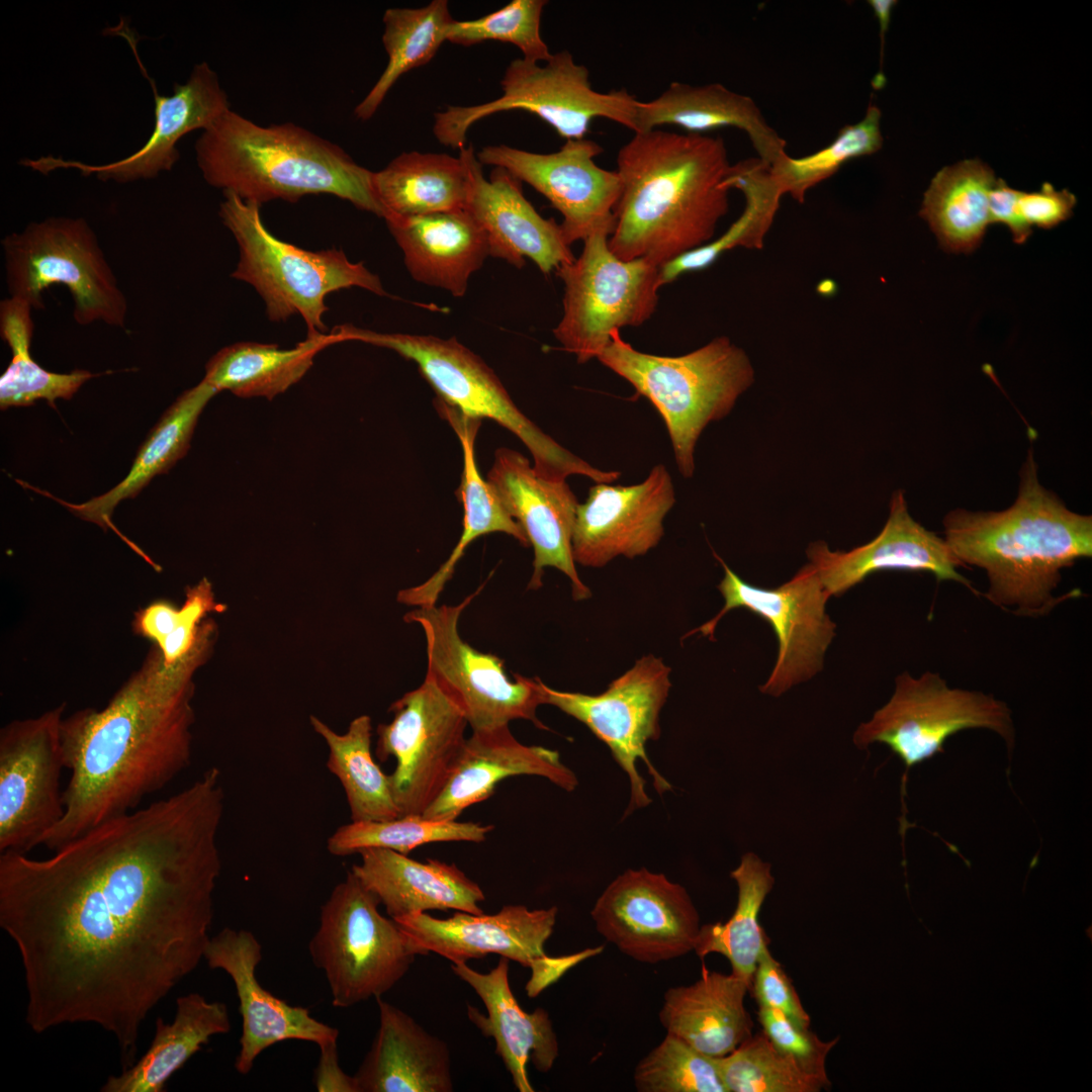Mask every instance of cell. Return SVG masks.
I'll list each match as a JSON object with an SVG mask.
<instances>
[{"label": "cell", "mask_w": 1092, "mask_h": 1092, "mask_svg": "<svg viewBox=\"0 0 1092 1092\" xmlns=\"http://www.w3.org/2000/svg\"><path fill=\"white\" fill-rule=\"evenodd\" d=\"M220 769L35 859L0 853V927L36 1033L93 1023L133 1064L144 1021L204 957L221 860Z\"/></svg>", "instance_id": "6da1fadb"}, {"label": "cell", "mask_w": 1092, "mask_h": 1092, "mask_svg": "<svg viewBox=\"0 0 1092 1092\" xmlns=\"http://www.w3.org/2000/svg\"><path fill=\"white\" fill-rule=\"evenodd\" d=\"M215 635L214 622L204 620L192 649L171 665L154 645L103 709L63 718L62 753L71 778L63 791L64 816L42 845L54 851L131 812L190 764L193 676Z\"/></svg>", "instance_id": "7a4b0ae2"}, {"label": "cell", "mask_w": 1092, "mask_h": 1092, "mask_svg": "<svg viewBox=\"0 0 1092 1092\" xmlns=\"http://www.w3.org/2000/svg\"><path fill=\"white\" fill-rule=\"evenodd\" d=\"M730 167L721 138L661 128L635 132L619 151L621 193L611 251L656 267L712 241L729 209Z\"/></svg>", "instance_id": "3957f363"}, {"label": "cell", "mask_w": 1092, "mask_h": 1092, "mask_svg": "<svg viewBox=\"0 0 1092 1092\" xmlns=\"http://www.w3.org/2000/svg\"><path fill=\"white\" fill-rule=\"evenodd\" d=\"M942 523L943 539L956 558L985 570L988 588L982 596L994 606L1039 618L1080 597V589L1055 592L1064 568L1092 557V517L1072 512L1040 484L1031 451L1011 507L999 512L956 509Z\"/></svg>", "instance_id": "277c9868"}, {"label": "cell", "mask_w": 1092, "mask_h": 1092, "mask_svg": "<svg viewBox=\"0 0 1092 1092\" xmlns=\"http://www.w3.org/2000/svg\"><path fill=\"white\" fill-rule=\"evenodd\" d=\"M198 168L211 186L260 205L331 194L385 216L373 172L338 145L297 124L260 125L230 109L195 143Z\"/></svg>", "instance_id": "5b68a950"}, {"label": "cell", "mask_w": 1092, "mask_h": 1092, "mask_svg": "<svg viewBox=\"0 0 1092 1092\" xmlns=\"http://www.w3.org/2000/svg\"><path fill=\"white\" fill-rule=\"evenodd\" d=\"M597 359L659 413L684 477L694 473L704 429L731 412L755 376L745 351L725 336L684 355L659 356L636 350L614 331Z\"/></svg>", "instance_id": "8992f818"}, {"label": "cell", "mask_w": 1092, "mask_h": 1092, "mask_svg": "<svg viewBox=\"0 0 1092 1092\" xmlns=\"http://www.w3.org/2000/svg\"><path fill=\"white\" fill-rule=\"evenodd\" d=\"M342 342L358 341L394 351L414 361L437 393V399L468 419H489L511 431L528 448L534 469L551 480L582 475L596 483H612L620 472L602 470L577 457L545 434L515 404L493 370L456 338L381 333L352 325L336 327Z\"/></svg>", "instance_id": "52a82bcc"}, {"label": "cell", "mask_w": 1092, "mask_h": 1092, "mask_svg": "<svg viewBox=\"0 0 1092 1092\" xmlns=\"http://www.w3.org/2000/svg\"><path fill=\"white\" fill-rule=\"evenodd\" d=\"M219 217L235 237L239 262L232 277L252 285L264 300L271 322L299 314L307 337L327 334L326 297L359 287L386 296L380 278L362 263L351 262L342 250L307 251L272 235L265 226L261 205L224 191Z\"/></svg>", "instance_id": "ba28073f"}, {"label": "cell", "mask_w": 1092, "mask_h": 1092, "mask_svg": "<svg viewBox=\"0 0 1092 1092\" xmlns=\"http://www.w3.org/2000/svg\"><path fill=\"white\" fill-rule=\"evenodd\" d=\"M379 904L349 871L322 906L308 950L326 976L335 1007L381 997L404 977L418 956L428 954L392 918L379 912Z\"/></svg>", "instance_id": "9c48e42d"}, {"label": "cell", "mask_w": 1092, "mask_h": 1092, "mask_svg": "<svg viewBox=\"0 0 1092 1092\" xmlns=\"http://www.w3.org/2000/svg\"><path fill=\"white\" fill-rule=\"evenodd\" d=\"M1 245L10 297L42 308V291L61 284L73 298L77 324L124 327L126 297L83 217L54 216L30 222L21 232L7 235Z\"/></svg>", "instance_id": "30bf717a"}, {"label": "cell", "mask_w": 1092, "mask_h": 1092, "mask_svg": "<svg viewBox=\"0 0 1092 1092\" xmlns=\"http://www.w3.org/2000/svg\"><path fill=\"white\" fill-rule=\"evenodd\" d=\"M610 236L607 230L593 233L580 255L555 270L564 294L553 335L578 363L598 358L612 332L644 324L658 303L659 268L644 259L619 258L609 247Z\"/></svg>", "instance_id": "8fae6325"}, {"label": "cell", "mask_w": 1092, "mask_h": 1092, "mask_svg": "<svg viewBox=\"0 0 1092 1092\" xmlns=\"http://www.w3.org/2000/svg\"><path fill=\"white\" fill-rule=\"evenodd\" d=\"M481 587L455 606L420 607L403 620L421 626L427 652L426 678L463 712L472 731L493 729L522 719L548 729L536 715L544 705L541 679L507 674L504 661L465 642L458 631L463 610Z\"/></svg>", "instance_id": "7c38bea8"}, {"label": "cell", "mask_w": 1092, "mask_h": 1092, "mask_svg": "<svg viewBox=\"0 0 1092 1092\" xmlns=\"http://www.w3.org/2000/svg\"><path fill=\"white\" fill-rule=\"evenodd\" d=\"M977 728L998 734L1011 756L1015 729L1006 703L979 691L949 688L938 672L914 677L904 671L889 702L857 727L852 740L860 749L886 744L908 770L943 752L950 736Z\"/></svg>", "instance_id": "4fadbf2b"}, {"label": "cell", "mask_w": 1092, "mask_h": 1092, "mask_svg": "<svg viewBox=\"0 0 1092 1092\" xmlns=\"http://www.w3.org/2000/svg\"><path fill=\"white\" fill-rule=\"evenodd\" d=\"M670 672L662 658L648 654L599 695L558 691L541 680L544 705H552L584 724L608 745L626 772L630 800L624 818L651 803L637 768L639 760L647 766L658 795L671 790L646 752L648 741L660 735L659 714L671 688Z\"/></svg>", "instance_id": "5bb4252c"}, {"label": "cell", "mask_w": 1092, "mask_h": 1092, "mask_svg": "<svg viewBox=\"0 0 1092 1092\" xmlns=\"http://www.w3.org/2000/svg\"><path fill=\"white\" fill-rule=\"evenodd\" d=\"M724 569L718 589L724 599L721 611L687 633H701L714 640L717 624L729 611L746 609L764 619L778 639L774 668L760 687L763 694L780 697L792 687L812 678L823 666L824 655L836 635V625L826 613L830 598L815 567L807 563L787 582L775 588L752 585L740 578L714 552Z\"/></svg>", "instance_id": "9a60e30c"}, {"label": "cell", "mask_w": 1092, "mask_h": 1092, "mask_svg": "<svg viewBox=\"0 0 1092 1092\" xmlns=\"http://www.w3.org/2000/svg\"><path fill=\"white\" fill-rule=\"evenodd\" d=\"M392 720L377 727L376 756L395 759L389 775L400 816L423 815L443 791L466 740L462 710L425 677L390 707Z\"/></svg>", "instance_id": "2e32d148"}, {"label": "cell", "mask_w": 1092, "mask_h": 1092, "mask_svg": "<svg viewBox=\"0 0 1092 1092\" xmlns=\"http://www.w3.org/2000/svg\"><path fill=\"white\" fill-rule=\"evenodd\" d=\"M557 913L555 906L531 910L524 905H507L491 915L457 911L439 919L422 912L394 921L428 953H438L452 964L496 953L530 968L532 978L526 989L535 997L569 968L602 951L600 946L568 957H548L544 945L553 932Z\"/></svg>", "instance_id": "e0dca14e"}, {"label": "cell", "mask_w": 1092, "mask_h": 1092, "mask_svg": "<svg viewBox=\"0 0 1092 1092\" xmlns=\"http://www.w3.org/2000/svg\"><path fill=\"white\" fill-rule=\"evenodd\" d=\"M66 704L0 731V853L27 854L61 821L65 768L60 728Z\"/></svg>", "instance_id": "ac0fdd59"}, {"label": "cell", "mask_w": 1092, "mask_h": 1092, "mask_svg": "<svg viewBox=\"0 0 1092 1092\" xmlns=\"http://www.w3.org/2000/svg\"><path fill=\"white\" fill-rule=\"evenodd\" d=\"M107 30L110 34L126 40L141 72L153 90L155 123L150 138L129 156L106 164L89 165L81 161L46 156L23 159L20 161L22 166L42 174L57 169H74L84 176L95 175L99 180L118 183L151 179L173 168L180 157L177 144L181 138L196 129H206L231 109L217 74L208 63L196 64L185 83H175L171 95H161L141 61L139 39L127 22L121 19Z\"/></svg>", "instance_id": "d6986e66"}, {"label": "cell", "mask_w": 1092, "mask_h": 1092, "mask_svg": "<svg viewBox=\"0 0 1092 1092\" xmlns=\"http://www.w3.org/2000/svg\"><path fill=\"white\" fill-rule=\"evenodd\" d=\"M597 931L621 952L657 964L694 951L700 916L689 893L665 875L629 869L613 880L590 911Z\"/></svg>", "instance_id": "ffe728a7"}, {"label": "cell", "mask_w": 1092, "mask_h": 1092, "mask_svg": "<svg viewBox=\"0 0 1092 1092\" xmlns=\"http://www.w3.org/2000/svg\"><path fill=\"white\" fill-rule=\"evenodd\" d=\"M603 151L598 143L583 138L567 140L549 154L498 145L484 147L476 156L482 165L504 168L544 195L562 215L560 228L571 246L595 232L612 234L614 229L621 182L616 171L596 163Z\"/></svg>", "instance_id": "44dd1931"}, {"label": "cell", "mask_w": 1092, "mask_h": 1092, "mask_svg": "<svg viewBox=\"0 0 1092 1092\" xmlns=\"http://www.w3.org/2000/svg\"><path fill=\"white\" fill-rule=\"evenodd\" d=\"M674 503L672 478L663 464L637 484L595 482L576 509L571 536L575 564L600 568L619 556L645 555L660 542Z\"/></svg>", "instance_id": "7402d4cb"}, {"label": "cell", "mask_w": 1092, "mask_h": 1092, "mask_svg": "<svg viewBox=\"0 0 1092 1092\" xmlns=\"http://www.w3.org/2000/svg\"><path fill=\"white\" fill-rule=\"evenodd\" d=\"M487 482L533 547L528 588H540L545 568L554 567L569 578L575 601L590 598L592 592L579 578L571 553L579 503L566 480L544 478L524 455L500 448L495 451Z\"/></svg>", "instance_id": "603a6c76"}, {"label": "cell", "mask_w": 1092, "mask_h": 1092, "mask_svg": "<svg viewBox=\"0 0 1092 1092\" xmlns=\"http://www.w3.org/2000/svg\"><path fill=\"white\" fill-rule=\"evenodd\" d=\"M203 959L210 969L225 972L236 988L242 1016L240 1050L235 1061L238 1073L249 1074L260 1054L277 1042L297 1039L322 1048L338 1041L337 1028L312 1017L307 1008L274 996L260 984L256 969L262 960V946L251 931L221 929L210 936Z\"/></svg>", "instance_id": "cb8c5ba5"}, {"label": "cell", "mask_w": 1092, "mask_h": 1092, "mask_svg": "<svg viewBox=\"0 0 1092 1092\" xmlns=\"http://www.w3.org/2000/svg\"><path fill=\"white\" fill-rule=\"evenodd\" d=\"M806 553L829 597L841 596L882 570L928 571L937 581L953 580L980 595L958 571L964 565L945 540L911 517L901 490L893 493L888 520L870 542L849 551H832L826 542L816 541Z\"/></svg>", "instance_id": "d4e9b609"}, {"label": "cell", "mask_w": 1092, "mask_h": 1092, "mask_svg": "<svg viewBox=\"0 0 1092 1092\" xmlns=\"http://www.w3.org/2000/svg\"><path fill=\"white\" fill-rule=\"evenodd\" d=\"M459 156L469 175L466 209L485 232L491 257L516 268H522L528 258L543 274L574 258L560 224L535 209L519 179L499 167L486 179L472 146L460 149Z\"/></svg>", "instance_id": "484cf974"}, {"label": "cell", "mask_w": 1092, "mask_h": 1092, "mask_svg": "<svg viewBox=\"0 0 1092 1092\" xmlns=\"http://www.w3.org/2000/svg\"><path fill=\"white\" fill-rule=\"evenodd\" d=\"M521 775L542 777L567 792L578 784L558 751L521 743L509 725L472 731L443 791L423 816L457 820L465 809L491 797L500 781Z\"/></svg>", "instance_id": "4316f807"}, {"label": "cell", "mask_w": 1092, "mask_h": 1092, "mask_svg": "<svg viewBox=\"0 0 1092 1092\" xmlns=\"http://www.w3.org/2000/svg\"><path fill=\"white\" fill-rule=\"evenodd\" d=\"M509 961L500 957L496 966L484 974L466 963L452 964L451 970L483 1002L486 1016L467 1005L468 1018L484 1036L494 1038L495 1053L511 1074L516 1089L534 1092L527 1074L528 1062L540 1073L549 1072L559 1055V1044L544 1008L528 1013L519 1005L509 982Z\"/></svg>", "instance_id": "83f0119b"}, {"label": "cell", "mask_w": 1092, "mask_h": 1092, "mask_svg": "<svg viewBox=\"0 0 1092 1092\" xmlns=\"http://www.w3.org/2000/svg\"><path fill=\"white\" fill-rule=\"evenodd\" d=\"M384 219L410 275L454 297L464 296L490 256L485 232L466 208Z\"/></svg>", "instance_id": "f1b7e54d"}, {"label": "cell", "mask_w": 1092, "mask_h": 1092, "mask_svg": "<svg viewBox=\"0 0 1092 1092\" xmlns=\"http://www.w3.org/2000/svg\"><path fill=\"white\" fill-rule=\"evenodd\" d=\"M379 1027L354 1079L358 1092H451L447 1043L398 1007L376 998Z\"/></svg>", "instance_id": "f546056e"}, {"label": "cell", "mask_w": 1092, "mask_h": 1092, "mask_svg": "<svg viewBox=\"0 0 1092 1092\" xmlns=\"http://www.w3.org/2000/svg\"><path fill=\"white\" fill-rule=\"evenodd\" d=\"M351 872L397 919L429 910L482 914L481 888L456 864L428 858L419 861L394 850L369 848Z\"/></svg>", "instance_id": "4dcf8cb0"}, {"label": "cell", "mask_w": 1092, "mask_h": 1092, "mask_svg": "<svg viewBox=\"0 0 1092 1092\" xmlns=\"http://www.w3.org/2000/svg\"><path fill=\"white\" fill-rule=\"evenodd\" d=\"M662 125L698 134L720 127L739 128L767 166L786 153V141L766 122L753 99L719 83L672 82L654 99L638 101L635 132Z\"/></svg>", "instance_id": "1f68e13d"}, {"label": "cell", "mask_w": 1092, "mask_h": 1092, "mask_svg": "<svg viewBox=\"0 0 1092 1092\" xmlns=\"http://www.w3.org/2000/svg\"><path fill=\"white\" fill-rule=\"evenodd\" d=\"M747 991L749 985L734 974L703 968L693 984L665 991L658 1017L666 1033L708 1057L720 1058L752 1034L744 1005Z\"/></svg>", "instance_id": "d6a6232c"}, {"label": "cell", "mask_w": 1092, "mask_h": 1092, "mask_svg": "<svg viewBox=\"0 0 1092 1092\" xmlns=\"http://www.w3.org/2000/svg\"><path fill=\"white\" fill-rule=\"evenodd\" d=\"M217 390L203 379L184 391L164 413L146 441L141 446L127 475L107 492L85 503L71 504L57 499L75 516L109 528L125 541L148 562L151 559L126 537L122 536L111 521L115 507L123 499L134 497L156 475L166 473L183 458L189 447L198 418Z\"/></svg>", "instance_id": "836d02e7"}, {"label": "cell", "mask_w": 1092, "mask_h": 1092, "mask_svg": "<svg viewBox=\"0 0 1092 1092\" xmlns=\"http://www.w3.org/2000/svg\"><path fill=\"white\" fill-rule=\"evenodd\" d=\"M231 1020L224 1003L208 1001L199 993L176 1000V1013L168 1023L157 1017L152 1043L142 1058L111 1075L101 1092H163L170 1077L181 1069L213 1035L228 1033Z\"/></svg>", "instance_id": "e575fe53"}, {"label": "cell", "mask_w": 1092, "mask_h": 1092, "mask_svg": "<svg viewBox=\"0 0 1092 1092\" xmlns=\"http://www.w3.org/2000/svg\"><path fill=\"white\" fill-rule=\"evenodd\" d=\"M439 411L453 427L462 446L463 471L459 497L464 511L463 530L449 558L431 577L398 592L396 600L399 603L416 608L437 605L466 547L480 536L502 532L514 537L522 545L530 546L522 527L510 516L490 484L479 473L474 442L480 421L468 419L447 404H441Z\"/></svg>", "instance_id": "d590c367"}, {"label": "cell", "mask_w": 1092, "mask_h": 1092, "mask_svg": "<svg viewBox=\"0 0 1092 1092\" xmlns=\"http://www.w3.org/2000/svg\"><path fill=\"white\" fill-rule=\"evenodd\" d=\"M337 343L341 340L334 329L306 337L289 349L277 344L235 343L208 360L203 380L217 392L228 390L239 397L273 399L307 373L318 352Z\"/></svg>", "instance_id": "8d00e7d4"}, {"label": "cell", "mask_w": 1092, "mask_h": 1092, "mask_svg": "<svg viewBox=\"0 0 1092 1092\" xmlns=\"http://www.w3.org/2000/svg\"><path fill=\"white\" fill-rule=\"evenodd\" d=\"M996 180L992 168L980 159L943 167L931 179L919 216L944 251L968 254L981 245L991 224L989 194Z\"/></svg>", "instance_id": "74e56055"}, {"label": "cell", "mask_w": 1092, "mask_h": 1092, "mask_svg": "<svg viewBox=\"0 0 1092 1092\" xmlns=\"http://www.w3.org/2000/svg\"><path fill=\"white\" fill-rule=\"evenodd\" d=\"M385 216H413L466 208L469 175L464 160L447 154L402 153L373 172Z\"/></svg>", "instance_id": "f35d334b"}, {"label": "cell", "mask_w": 1092, "mask_h": 1092, "mask_svg": "<svg viewBox=\"0 0 1092 1092\" xmlns=\"http://www.w3.org/2000/svg\"><path fill=\"white\" fill-rule=\"evenodd\" d=\"M723 185L738 189L745 197L742 214L716 240L689 251L658 269V284L663 286L679 276L704 270L725 252L734 248L761 250L784 195L769 167L759 158L730 165Z\"/></svg>", "instance_id": "ab89813d"}, {"label": "cell", "mask_w": 1092, "mask_h": 1092, "mask_svg": "<svg viewBox=\"0 0 1092 1092\" xmlns=\"http://www.w3.org/2000/svg\"><path fill=\"white\" fill-rule=\"evenodd\" d=\"M730 876L738 888L735 910L724 923L701 925L694 951L701 959L710 953L724 956L731 965V973L750 988L760 954L768 945L758 914L775 879L770 864L752 852L741 857Z\"/></svg>", "instance_id": "60d3db41"}, {"label": "cell", "mask_w": 1092, "mask_h": 1092, "mask_svg": "<svg viewBox=\"0 0 1092 1092\" xmlns=\"http://www.w3.org/2000/svg\"><path fill=\"white\" fill-rule=\"evenodd\" d=\"M312 729L325 740L327 767L336 776L346 794L351 821H380L397 818L389 776L385 775L371 752V718L361 715L351 721L346 733H336L315 716Z\"/></svg>", "instance_id": "b9f144b4"}, {"label": "cell", "mask_w": 1092, "mask_h": 1092, "mask_svg": "<svg viewBox=\"0 0 1092 1092\" xmlns=\"http://www.w3.org/2000/svg\"><path fill=\"white\" fill-rule=\"evenodd\" d=\"M32 306L17 297L0 302V334L11 350V360L0 377V407L28 406L43 399L51 405L59 398L71 399L94 374L75 369L56 373L40 367L30 354L33 333Z\"/></svg>", "instance_id": "7bdbcfd3"}, {"label": "cell", "mask_w": 1092, "mask_h": 1092, "mask_svg": "<svg viewBox=\"0 0 1092 1092\" xmlns=\"http://www.w3.org/2000/svg\"><path fill=\"white\" fill-rule=\"evenodd\" d=\"M383 47L388 62L377 82L354 109L358 119H370L400 76L428 64L444 41L454 20L448 1L433 0L421 8H389L383 15Z\"/></svg>", "instance_id": "ee69618b"}, {"label": "cell", "mask_w": 1092, "mask_h": 1092, "mask_svg": "<svg viewBox=\"0 0 1092 1092\" xmlns=\"http://www.w3.org/2000/svg\"><path fill=\"white\" fill-rule=\"evenodd\" d=\"M492 825L457 820H434L423 815H403L380 821H351L340 826L328 839L327 848L336 856L384 848L407 854L434 842L468 841L480 843Z\"/></svg>", "instance_id": "f6af8a7d"}, {"label": "cell", "mask_w": 1092, "mask_h": 1092, "mask_svg": "<svg viewBox=\"0 0 1092 1092\" xmlns=\"http://www.w3.org/2000/svg\"><path fill=\"white\" fill-rule=\"evenodd\" d=\"M881 110L870 103L863 118L841 127L825 148L801 158L784 153L769 167L783 194L803 203L807 191L834 175L846 162L873 155L883 147Z\"/></svg>", "instance_id": "bcb514c9"}, {"label": "cell", "mask_w": 1092, "mask_h": 1092, "mask_svg": "<svg viewBox=\"0 0 1092 1092\" xmlns=\"http://www.w3.org/2000/svg\"><path fill=\"white\" fill-rule=\"evenodd\" d=\"M728 1092H819L826 1089L780 1052L762 1030L713 1058Z\"/></svg>", "instance_id": "7dc6e473"}, {"label": "cell", "mask_w": 1092, "mask_h": 1092, "mask_svg": "<svg viewBox=\"0 0 1092 1092\" xmlns=\"http://www.w3.org/2000/svg\"><path fill=\"white\" fill-rule=\"evenodd\" d=\"M639 1092H728L713 1058L666 1033L636 1066Z\"/></svg>", "instance_id": "c3c4849f"}, {"label": "cell", "mask_w": 1092, "mask_h": 1092, "mask_svg": "<svg viewBox=\"0 0 1092 1092\" xmlns=\"http://www.w3.org/2000/svg\"><path fill=\"white\" fill-rule=\"evenodd\" d=\"M545 0H513L503 8L471 20H453L446 40L470 47L486 40H499L517 47L523 59L546 62L552 54L541 35V17Z\"/></svg>", "instance_id": "681fc988"}, {"label": "cell", "mask_w": 1092, "mask_h": 1092, "mask_svg": "<svg viewBox=\"0 0 1092 1092\" xmlns=\"http://www.w3.org/2000/svg\"><path fill=\"white\" fill-rule=\"evenodd\" d=\"M757 1017L761 1030L780 1052L826 1089L830 1087L826 1061L838 1037L823 1041L810 1027H803L771 1008L758 1007Z\"/></svg>", "instance_id": "f907efd6"}, {"label": "cell", "mask_w": 1092, "mask_h": 1092, "mask_svg": "<svg viewBox=\"0 0 1092 1092\" xmlns=\"http://www.w3.org/2000/svg\"><path fill=\"white\" fill-rule=\"evenodd\" d=\"M223 610L224 606L215 601L212 585L206 577L189 587L183 606L178 609L173 631L157 645L165 663L171 665L184 657L197 640L203 618Z\"/></svg>", "instance_id": "816d5d0a"}, {"label": "cell", "mask_w": 1092, "mask_h": 1092, "mask_svg": "<svg viewBox=\"0 0 1092 1092\" xmlns=\"http://www.w3.org/2000/svg\"><path fill=\"white\" fill-rule=\"evenodd\" d=\"M749 991L758 1007L778 1010L795 1023L810 1027L811 1018L782 965L772 957L768 945L763 949L754 973Z\"/></svg>", "instance_id": "f5cc1de1"}, {"label": "cell", "mask_w": 1092, "mask_h": 1092, "mask_svg": "<svg viewBox=\"0 0 1092 1092\" xmlns=\"http://www.w3.org/2000/svg\"><path fill=\"white\" fill-rule=\"evenodd\" d=\"M1077 197L1068 189L1057 190L1044 182L1037 191H1020L1018 209L1024 221L1032 229L1051 230L1073 215Z\"/></svg>", "instance_id": "db71d44e"}, {"label": "cell", "mask_w": 1092, "mask_h": 1092, "mask_svg": "<svg viewBox=\"0 0 1092 1092\" xmlns=\"http://www.w3.org/2000/svg\"><path fill=\"white\" fill-rule=\"evenodd\" d=\"M1019 194L1020 190L997 178L989 194V215L991 224H1004L1010 231L1013 242L1022 245L1031 236L1032 229L1020 215Z\"/></svg>", "instance_id": "11a10c76"}, {"label": "cell", "mask_w": 1092, "mask_h": 1092, "mask_svg": "<svg viewBox=\"0 0 1092 1092\" xmlns=\"http://www.w3.org/2000/svg\"><path fill=\"white\" fill-rule=\"evenodd\" d=\"M320 1049V1060L315 1070V1087L320 1092H358L354 1076L347 1075L339 1064L337 1042Z\"/></svg>", "instance_id": "9f6ffc18"}, {"label": "cell", "mask_w": 1092, "mask_h": 1092, "mask_svg": "<svg viewBox=\"0 0 1092 1092\" xmlns=\"http://www.w3.org/2000/svg\"><path fill=\"white\" fill-rule=\"evenodd\" d=\"M868 3L873 8L875 16L877 17L879 25H880V40H881L880 70L877 73V75L875 76L872 84H873V87L875 89H881V88L884 87V85L886 83L884 72L882 70L884 47H885V35H886L887 30H888L890 21H891V15H892L893 8L897 4V1H894V0H870V1H868Z\"/></svg>", "instance_id": "6f0895ef"}]
</instances>
